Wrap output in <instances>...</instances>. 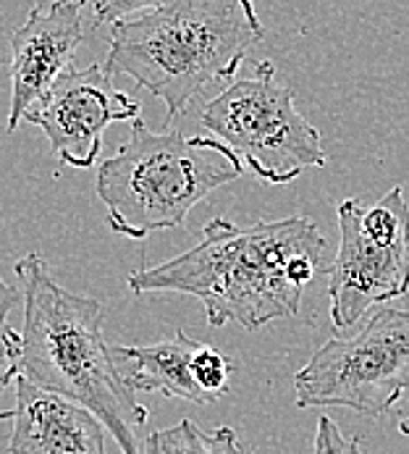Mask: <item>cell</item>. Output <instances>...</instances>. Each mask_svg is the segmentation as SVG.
Here are the masks:
<instances>
[{"label": "cell", "instance_id": "12", "mask_svg": "<svg viewBox=\"0 0 409 454\" xmlns=\"http://www.w3.org/2000/svg\"><path fill=\"white\" fill-rule=\"evenodd\" d=\"M139 454H252L239 442L231 426L204 431L195 420H179L176 426L152 431L142 444Z\"/></svg>", "mask_w": 409, "mask_h": 454}, {"label": "cell", "instance_id": "6", "mask_svg": "<svg viewBox=\"0 0 409 454\" xmlns=\"http://www.w3.org/2000/svg\"><path fill=\"white\" fill-rule=\"evenodd\" d=\"M409 389V310L378 308L354 336L328 339L294 373V404L383 418Z\"/></svg>", "mask_w": 409, "mask_h": 454}, {"label": "cell", "instance_id": "1", "mask_svg": "<svg viewBox=\"0 0 409 454\" xmlns=\"http://www.w3.org/2000/svg\"><path fill=\"white\" fill-rule=\"evenodd\" d=\"M326 247L323 231L305 215L258 221L247 229L212 218L192 250L152 268H136L127 284L135 294L197 297L212 328L236 324L258 331L299 313L305 286L323 268Z\"/></svg>", "mask_w": 409, "mask_h": 454}, {"label": "cell", "instance_id": "5", "mask_svg": "<svg viewBox=\"0 0 409 454\" xmlns=\"http://www.w3.org/2000/svg\"><path fill=\"white\" fill-rule=\"evenodd\" d=\"M207 134L228 145L258 179L291 184L307 168L328 163L323 137L294 106V92L260 61L252 76L231 82L200 114Z\"/></svg>", "mask_w": 409, "mask_h": 454}, {"label": "cell", "instance_id": "17", "mask_svg": "<svg viewBox=\"0 0 409 454\" xmlns=\"http://www.w3.org/2000/svg\"><path fill=\"white\" fill-rule=\"evenodd\" d=\"M0 420H13V410H3L0 412Z\"/></svg>", "mask_w": 409, "mask_h": 454}, {"label": "cell", "instance_id": "2", "mask_svg": "<svg viewBox=\"0 0 409 454\" xmlns=\"http://www.w3.org/2000/svg\"><path fill=\"white\" fill-rule=\"evenodd\" d=\"M13 270L24 297L19 376L79 402L105 423L121 452L139 454L136 431L150 412L136 402L103 336V302L64 289L40 253L16 260Z\"/></svg>", "mask_w": 409, "mask_h": 454}, {"label": "cell", "instance_id": "16", "mask_svg": "<svg viewBox=\"0 0 409 454\" xmlns=\"http://www.w3.org/2000/svg\"><path fill=\"white\" fill-rule=\"evenodd\" d=\"M399 434H402V436H407V439H409V415H405V418L399 420Z\"/></svg>", "mask_w": 409, "mask_h": 454}, {"label": "cell", "instance_id": "11", "mask_svg": "<svg viewBox=\"0 0 409 454\" xmlns=\"http://www.w3.org/2000/svg\"><path fill=\"white\" fill-rule=\"evenodd\" d=\"M108 436L105 423L79 402L16 379L8 454H108Z\"/></svg>", "mask_w": 409, "mask_h": 454}, {"label": "cell", "instance_id": "4", "mask_svg": "<svg viewBox=\"0 0 409 454\" xmlns=\"http://www.w3.org/2000/svg\"><path fill=\"white\" fill-rule=\"evenodd\" d=\"M242 174L244 163L212 134L152 131L136 119L129 139L103 160L95 187L108 229L144 239L152 231L181 229L195 205Z\"/></svg>", "mask_w": 409, "mask_h": 454}, {"label": "cell", "instance_id": "15", "mask_svg": "<svg viewBox=\"0 0 409 454\" xmlns=\"http://www.w3.org/2000/svg\"><path fill=\"white\" fill-rule=\"evenodd\" d=\"M160 3H166V0H92V13H95L97 24L113 27L116 21L132 19V16H139L144 11H152Z\"/></svg>", "mask_w": 409, "mask_h": 454}, {"label": "cell", "instance_id": "13", "mask_svg": "<svg viewBox=\"0 0 409 454\" xmlns=\"http://www.w3.org/2000/svg\"><path fill=\"white\" fill-rule=\"evenodd\" d=\"M21 292L0 276V391L8 389L21 373V333L8 324V313L19 305Z\"/></svg>", "mask_w": 409, "mask_h": 454}, {"label": "cell", "instance_id": "10", "mask_svg": "<svg viewBox=\"0 0 409 454\" xmlns=\"http://www.w3.org/2000/svg\"><path fill=\"white\" fill-rule=\"evenodd\" d=\"M113 360L136 394H163L197 407L226 396L234 376V363L220 349L187 336L184 328L166 341L113 347Z\"/></svg>", "mask_w": 409, "mask_h": 454}, {"label": "cell", "instance_id": "7", "mask_svg": "<svg viewBox=\"0 0 409 454\" xmlns=\"http://www.w3.org/2000/svg\"><path fill=\"white\" fill-rule=\"evenodd\" d=\"M336 221L339 250L326 268L331 324L351 328L370 308L409 294V202L402 187L373 205L349 197Z\"/></svg>", "mask_w": 409, "mask_h": 454}, {"label": "cell", "instance_id": "9", "mask_svg": "<svg viewBox=\"0 0 409 454\" xmlns=\"http://www.w3.org/2000/svg\"><path fill=\"white\" fill-rule=\"evenodd\" d=\"M84 8L87 0H42L11 35V106L5 131L19 129L24 116L73 66V56L84 43Z\"/></svg>", "mask_w": 409, "mask_h": 454}, {"label": "cell", "instance_id": "8", "mask_svg": "<svg viewBox=\"0 0 409 454\" xmlns=\"http://www.w3.org/2000/svg\"><path fill=\"white\" fill-rule=\"evenodd\" d=\"M136 119L139 103L116 90L113 76L97 64L71 66L24 116V121L45 131L56 158L68 168H92L100 158L105 129Z\"/></svg>", "mask_w": 409, "mask_h": 454}, {"label": "cell", "instance_id": "14", "mask_svg": "<svg viewBox=\"0 0 409 454\" xmlns=\"http://www.w3.org/2000/svg\"><path fill=\"white\" fill-rule=\"evenodd\" d=\"M313 454H365L357 436H343L334 418L320 415L313 436Z\"/></svg>", "mask_w": 409, "mask_h": 454}, {"label": "cell", "instance_id": "3", "mask_svg": "<svg viewBox=\"0 0 409 454\" xmlns=\"http://www.w3.org/2000/svg\"><path fill=\"white\" fill-rule=\"evenodd\" d=\"M263 37L252 0H166L111 27L103 68L163 100V124L171 127L203 90L234 79Z\"/></svg>", "mask_w": 409, "mask_h": 454}]
</instances>
